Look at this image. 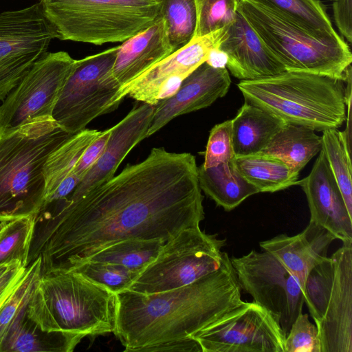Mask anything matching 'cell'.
Returning a JSON list of instances; mask_svg holds the SVG:
<instances>
[{"instance_id":"6da1fadb","label":"cell","mask_w":352,"mask_h":352,"mask_svg":"<svg viewBox=\"0 0 352 352\" xmlns=\"http://www.w3.org/2000/svg\"><path fill=\"white\" fill-rule=\"evenodd\" d=\"M203 199L195 156L153 148L143 161L79 199L43 206L36 216L27 265L40 256L41 274L71 270L116 241L166 242L199 226Z\"/></svg>"},{"instance_id":"7a4b0ae2","label":"cell","mask_w":352,"mask_h":352,"mask_svg":"<svg viewBox=\"0 0 352 352\" xmlns=\"http://www.w3.org/2000/svg\"><path fill=\"white\" fill-rule=\"evenodd\" d=\"M241 288L230 258L187 285L144 294L129 289L116 294L113 331L124 351L143 352L153 344L191 338L241 304Z\"/></svg>"},{"instance_id":"3957f363","label":"cell","mask_w":352,"mask_h":352,"mask_svg":"<svg viewBox=\"0 0 352 352\" xmlns=\"http://www.w3.org/2000/svg\"><path fill=\"white\" fill-rule=\"evenodd\" d=\"M70 135L52 117L0 133V222L36 216L45 196V163Z\"/></svg>"},{"instance_id":"277c9868","label":"cell","mask_w":352,"mask_h":352,"mask_svg":"<svg viewBox=\"0 0 352 352\" xmlns=\"http://www.w3.org/2000/svg\"><path fill=\"white\" fill-rule=\"evenodd\" d=\"M116 294L74 270L41 274L28 306V316L46 331L82 337L113 332Z\"/></svg>"},{"instance_id":"5b68a950","label":"cell","mask_w":352,"mask_h":352,"mask_svg":"<svg viewBox=\"0 0 352 352\" xmlns=\"http://www.w3.org/2000/svg\"><path fill=\"white\" fill-rule=\"evenodd\" d=\"M245 101L285 123L315 131L338 129L346 121L344 80L285 71L237 84Z\"/></svg>"},{"instance_id":"8992f818","label":"cell","mask_w":352,"mask_h":352,"mask_svg":"<svg viewBox=\"0 0 352 352\" xmlns=\"http://www.w3.org/2000/svg\"><path fill=\"white\" fill-rule=\"evenodd\" d=\"M238 10L286 71L345 80L352 54L340 36L320 38L276 10L252 1L241 0Z\"/></svg>"},{"instance_id":"52a82bcc","label":"cell","mask_w":352,"mask_h":352,"mask_svg":"<svg viewBox=\"0 0 352 352\" xmlns=\"http://www.w3.org/2000/svg\"><path fill=\"white\" fill-rule=\"evenodd\" d=\"M57 38L96 45L124 42L161 16L162 0H40Z\"/></svg>"},{"instance_id":"ba28073f","label":"cell","mask_w":352,"mask_h":352,"mask_svg":"<svg viewBox=\"0 0 352 352\" xmlns=\"http://www.w3.org/2000/svg\"><path fill=\"white\" fill-rule=\"evenodd\" d=\"M199 226L185 228L164 243L155 259L142 270L129 289L151 294L179 288L217 270L225 239Z\"/></svg>"},{"instance_id":"9c48e42d","label":"cell","mask_w":352,"mask_h":352,"mask_svg":"<svg viewBox=\"0 0 352 352\" xmlns=\"http://www.w3.org/2000/svg\"><path fill=\"white\" fill-rule=\"evenodd\" d=\"M118 46L76 60L52 113L69 135L118 104L120 85L112 75Z\"/></svg>"},{"instance_id":"30bf717a","label":"cell","mask_w":352,"mask_h":352,"mask_svg":"<svg viewBox=\"0 0 352 352\" xmlns=\"http://www.w3.org/2000/svg\"><path fill=\"white\" fill-rule=\"evenodd\" d=\"M56 32L41 3L0 13V101L47 52Z\"/></svg>"},{"instance_id":"8fae6325","label":"cell","mask_w":352,"mask_h":352,"mask_svg":"<svg viewBox=\"0 0 352 352\" xmlns=\"http://www.w3.org/2000/svg\"><path fill=\"white\" fill-rule=\"evenodd\" d=\"M75 59L63 51L47 52L0 104V133L36 118L52 117Z\"/></svg>"},{"instance_id":"7c38bea8","label":"cell","mask_w":352,"mask_h":352,"mask_svg":"<svg viewBox=\"0 0 352 352\" xmlns=\"http://www.w3.org/2000/svg\"><path fill=\"white\" fill-rule=\"evenodd\" d=\"M202 352H284L278 319L255 302H243L192 336Z\"/></svg>"},{"instance_id":"4fadbf2b","label":"cell","mask_w":352,"mask_h":352,"mask_svg":"<svg viewBox=\"0 0 352 352\" xmlns=\"http://www.w3.org/2000/svg\"><path fill=\"white\" fill-rule=\"evenodd\" d=\"M230 261L240 288L254 302L278 319L287 336L297 316L302 312L304 296L296 278L270 253L254 250Z\"/></svg>"},{"instance_id":"5bb4252c","label":"cell","mask_w":352,"mask_h":352,"mask_svg":"<svg viewBox=\"0 0 352 352\" xmlns=\"http://www.w3.org/2000/svg\"><path fill=\"white\" fill-rule=\"evenodd\" d=\"M226 27L203 36L193 37L187 45L122 87L118 92V102L129 96L155 106L172 96L183 80L206 61L210 51L218 47L226 32Z\"/></svg>"},{"instance_id":"9a60e30c","label":"cell","mask_w":352,"mask_h":352,"mask_svg":"<svg viewBox=\"0 0 352 352\" xmlns=\"http://www.w3.org/2000/svg\"><path fill=\"white\" fill-rule=\"evenodd\" d=\"M332 287L318 329L321 352H352V241L332 255Z\"/></svg>"},{"instance_id":"2e32d148","label":"cell","mask_w":352,"mask_h":352,"mask_svg":"<svg viewBox=\"0 0 352 352\" xmlns=\"http://www.w3.org/2000/svg\"><path fill=\"white\" fill-rule=\"evenodd\" d=\"M230 85L226 67L216 68L203 63L183 80L172 96L155 105L147 137L179 116L210 106L226 96Z\"/></svg>"},{"instance_id":"e0dca14e","label":"cell","mask_w":352,"mask_h":352,"mask_svg":"<svg viewBox=\"0 0 352 352\" xmlns=\"http://www.w3.org/2000/svg\"><path fill=\"white\" fill-rule=\"evenodd\" d=\"M307 197L310 221L342 243L352 241V216L321 150L310 173L298 181Z\"/></svg>"},{"instance_id":"ac0fdd59","label":"cell","mask_w":352,"mask_h":352,"mask_svg":"<svg viewBox=\"0 0 352 352\" xmlns=\"http://www.w3.org/2000/svg\"><path fill=\"white\" fill-rule=\"evenodd\" d=\"M155 106L142 103L111 127L106 148L73 192L64 200L73 201L94 187L111 179L130 151L147 138Z\"/></svg>"},{"instance_id":"d6986e66","label":"cell","mask_w":352,"mask_h":352,"mask_svg":"<svg viewBox=\"0 0 352 352\" xmlns=\"http://www.w3.org/2000/svg\"><path fill=\"white\" fill-rule=\"evenodd\" d=\"M217 48L227 56L226 69L241 80L274 76L286 71L238 10L226 27Z\"/></svg>"},{"instance_id":"ffe728a7","label":"cell","mask_w":352,"mask_h":352,"mask_svg":"<svg viewBox=\"0 0 352 352\" xmlns=\"http://www.w3.org/2000/svg\"><path fill=\"white\" fill-rule=\"evenodd\" d=\"M336 237L324 228L309 221L299 234H278L259 245L274 256L296 278L302 291L309 272L327 258L329 246Z\"/></svg>"},{"instance_id":"44dd1931","label":"cell","mask_w":352,"mask_h":352,"mask_svg":"<svg viewBox=\"0 0 352 352\" xmlns=\"http://www.w3.org/2000/svg\"><path fill=\"white\" fill-rule=\"evenodd\" d=\"M174 52L165 20L160 16L118 45L112 75L121 89Z\"/></svg>"},{"instance_id":"7402d4cb","label":"cell","mask_w":352,"mask_h":352,"mask_svg":"<svg viewBox=\"0 0 352 352\" xmlns=\"http://www.w3.org/2000/svg\"><path fill=\"white\" fill-rule=\"evenodd\" d=\"M27 309L8 330L0 342V352H72L83 338L76 334L41 330L28 317Z\"/></svg>"},{"instance_id":"603a6c76","label":"cell","mask_w":352,"mask_h":352,"mask_svg":"<svg viewBox=\"0 0 352 352\" xmlns=\"http://www.w3.org/2000/svg\"><path fill=\"white\" fill-rule=\"evenodd\" d=\"M285 124L272 113L245 101L232 120L234 156L260 153Z\"/></svg>"},{"instance_id":"cb8c5ba5","label":"cell","mask_w":352,"mask_h":352,"mask_svg":"<svg viewBox=\"0 0 352 352\" xmlns=\"http://www.w3.org/2000/svg\"><path fill=\"white\" fill-rule=\"evenodd\" d=\"M199 186L217 206L230 211L258 190L238 171L232 162L215 166L198 167Z\"/></svg>"},{"instance_id":"d4e9b609","label":"cell","mask_w":352,"mask_h":352,"mask_svg":"<svg viewBox=\"0 0 352 352\" xmlns=\"http://www.w3.org/2000/svg\"><path fill=\"white\" fill-rule=\"evenodd\" d=\"M322 150V136L311 128L285 123L260 152L276 157L296 173Z\"/></svg>"},{"instance_id":"484cf974","label":"cell","mask_w":352,"mask_h":352,"mask_svg":"<svg viewBox=\"0 0 352 352\" xmlns=\"http://www.w3.org/2000/svg\"><path fill=\"white\" fill-rule=\"evenodd\" d=\"M232 162L259 192H274L298 185L299 174L276 157L258 153L234 156Z\"/></svg>"},{"instance_id":"4316f807","label":"cell","mask_w":352,"mask_h":352,"mask_svg":"<svg viewBox=\"0 0 352 352\" xmlns=\"http://www.w3.org/2000/svg\"><path fill=\"white\" fill-rule=\"evenodd\" d=\"M100 133L96 129H85L70 135L49 155L43 168L45 179V199L50 196L72 173L85 150Z\"/></svg>"},{"instance_id":"83f0119b","label":"cell","mask_w":352,"mask_h":352,"mask_svg":"<svg viewBox=\"0 0 352 352\" xmlns=\"http://www.w3.org/2000/svg\"><path fill=\"white\" fill-rule=\"evenodd\" d=\"M274 9L295 23L322 38L340 36L334 30L320 0H249Z\"/></svg>"},{"instance_id":"f1b7e54d","label":"cell","mask_w":352,"mask_h":352,"mask_svg":"<svg viewBox=\"0 0 352 352\" xmlns=\"http://www.w3.org/2000/svg\"><path fill=\"white\" fill-rule=\"evenodd\" d=\"M164 243L160 239H124L102 248L85 261L115 263L140 273L155 259Z\"/></svg>"},{"instance_id":"f546056e","label":"cell","mask_w":352,"mask_h":352,"mask_svg":"<svg viewBox=\"0 0 352 352\" xmlns=\"http://www.w3.org/2000/svg\"><path fill=\"white\" fill-rule=\"evenodd\" d=\"M322 132V150L348 212L352 216L351 159L343 146L338 129H327Z\"/></svg>"},{"instance_id":"4dcf8cb0","label":"cell","mask_w":352,"mask_h":352,"mask_svg":"<svg viewBox=\"0 0 352 352\" xmlns=\"http://www.w3.org/2000/svg\"><path fill=\"white\" fill-rule=\"evenodd\" d=\"M161 16L165 20L175 51L194 37L197 23L195 0H162Z\"/></svg>"},{"instance_id":"1f68e13d","label":"cell","mask_w":352,"mask_h":352,"mask_svg":"<svg viewBox=\"0 0 352 352\" xmlns=\"http://www.w3.org/2000/svg\"><path fill=\"white\" fill-rule=\"evenodd\" d=\"M36 215L8 221L0 238V265L20 261L27 267Z\"/></svg>"},{"instance_id":"d6a6232c","label":"cell","mask_w":352,"mask_h":352,"mask_svg":"<svg viewBox=\"0 0 352 352\" xmlns=\"http://www.w3.org/2000/svg\"><path fill=\"white\" fill-rule=\"evenodd\" d=\"M333 263L327 257L308 274L303 291L304 302L315 323L322 318L332 287Z\"/></svg>"},{"instance_id":"836d02e7","label":"cell","mask_w":352,"mask_h":352,"mask_svg":"<svg viewBox=\"0 0 352 352\" xmlns=\"http://www.w3.org/2000/svg\"><path fill=\"white\" fill-rule=\"evenodd\" d=\"M40 256L26 267L25 275L0 310V342L19 316L28 309L35 285L41 276Z\"/></svg>"},{"instance_id":"e575fe53","label":"cell","mask_w":352,"mask_h":352,"mask_svg":"<svg viewBox=\"0 0 352 352\" xmlns=\"http://www.w3.org/2000/svg\"><path fill=\"white\" fill-rule=\"evenodd\" d=\"M71 270L81 274L116 294L129 289L139 274V272L120 265L93 261H87Z\"/></svg>"},{"instance_id":"d590c367","label":"cell","mask_w":352,"mask_h":352,"mask_svg":"<svg viewBox=\"0 0 352 352\" xmlns=\"http://www.w3.org/2000/svg\"><path fill=\"white\" fill-rule=\"evenodd\" d=\"M197 23L194 37L210 34L230 24L241 0H195Z\"/></svg>"},{"instance_id":"8d00e7d4","label":"cell","mask_w":352,"mask_h":352,"mask_svg":"<svg viewBox=\"0 0 352 352\" xmlns=\"http://www.w3.org/2000/svg\"><path fill=\"white\" fill-rule=\"evenodd\" d=\"M234 157L232 137V120L214 125L210 131L204 168L215 166L230 162Z\"/></svg>"},{"instance_id":"74e56055","label":"cell","mask_w":352,"mask_h":352,"mask_svg":"<svg viewBox=\"0 0 352 352\" xmlns=\"http://www.w3.org/2000/svg\"><path fill=\"white\" fill-rule=\"evenodd\" d=\"M284 352H321L318 329L307 314L300 313L292 323L285 337Z\"/></svg>"},{"instance_id":"f35d334b","label":"cell","mask_w":352,"mask_h":352,"mask_svg":"<svg viewBox=\"0 0 352 352\" xmlns=\"http://www.w3.org/2000/svg\"><path fill=\"white\" fill-rule=\"evenodd\" d=\"M111 133V128L101 131L100 134L87 147L72 173L81 180L92 168L104 153Z\"/></svg>"},{"instance_id":"ab89813d","label":"cell","mask_w":352,"mask_h":352,"mask_svg":"<svg viewBox=\"0 0 352 352\" xmlns=\"http://www.w3.org/2000/svg\"><path fill=\"white\" fill-rule=\"evenodd\" d=\"M352 0H333V17L338 29L349 43L352 42Z\"/></svg>"},{"instance_id":"60d3db41","label":"cell","mask_w":352,"mask_h":352,"mask_svg":"<svg viewBox=\"0 0 352 352\" xmlns=\"http://www.w3.org/2000/svg\"><path fill=\"white\" fill-rule=\"evenodd\" d=\"M25 270L19 261L0 278V310L23 279Z\"/></svg>"},{"instance_id":"b9f144b4","label":"cell","mask_w":352,"mask_h":352,"mask_svg":"<svg viewBox=\"0 0 352 352\" xmlns=\"http://www.w3.org/2000/svg\"><path fill=\"white\" fill-rule=\"evenodd\" d=\"M191 352L201 351L197 341L191 338L168 341L153 344L146 348L143 352ZM202 352V351H201Z\"/></svg>"},{"instance_id":"7bdbcfd3","label":"cell","mask_w":352,"mask_h":352,"mask_svg":"<svg viewBox=\"0 0 352 352\" xmlns=\"http://www.w3.org/2000/svg\"><path fill=\"white\" fill-rule=\"evenodd\" d=\"M80 181L81 179L79 177L71 173L59 184L55 191L50 196L45 199L42 207L49 204L67 198L73 192Z\"/></svg>"},{"instance_id":"ee69618b","label":"cell","mask_w":352,"mask_h":352,"mask_svg":"<svg viewBox=\"0 0 352 352\" xmlns=\"http://www.w3.org/2000/svg\"><path fill=\"white\" fill-rule=\"evenodd\" d=\"M208 65L216 68L226 67L227 56L217 47L211 50L206 61Z\"/></svg>"},{"instance_id":"f6af8a7d","label":"cell","mask_w":352,"mask_h":352,"mask_svg":"<svg viewBox=\"0 0 352 352\" xmlns=\"http://www.w3.org/2000/svg\"><path fill=\"white\" fill-rule=\"evenodd\" d=\"M19 262L18 261H14L11 263L0 265V278L16 263ZM20 262V261H19Z\"/></svg>"},{"instance_id":"bcb514c9","label":"cell","mask_w":352,"mask_h":352,"mask_svg":"<svg viewBox=\"0 0 352 352\" xmlns=\"http://www.w3.org/2000/svg\"><path fill=\"white\" fill-rule=\"evenodd\" d=\"M6 224L7 222H0V238L4 232Z\"/></svg>"}]
</instances>
